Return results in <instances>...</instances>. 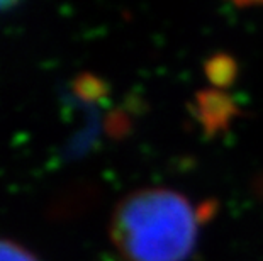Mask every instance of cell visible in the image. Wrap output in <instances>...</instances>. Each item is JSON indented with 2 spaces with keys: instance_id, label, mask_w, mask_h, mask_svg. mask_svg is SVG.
Wrapping results in <instances>:
<instances>
[{
  "instance_id": "6da1fadb",
  "label": "cell",
  "mask_w": 263,
  "mask_h": 261,
  "mask_svg": "<svg viewBox=\"0 0 263 261\" xmlns=\"http://www.w3.org/2000/svg\"><path fill=\"white\" fill-rule=\"evenodd\" d=\"M202 212L180 192L143 188L114 210L110 239L127 261H185L197 244Z\"/></svg>"
},
{
  "instance_id": "7a4b0ae2",
  "label": "cell",
  "mask_w": 263,
  "mask_h": 261,
  "mask_svg": "<svg viewBox=\"0 0 263 261\" xmlns=\"http://www.w3.org/2000/svg\"><path fill=\"white\" fill-rule=\"evenodd\" d=\"M0 261H36V258L19 244L0 239Z\"/></svg>"
}]
</instances>
